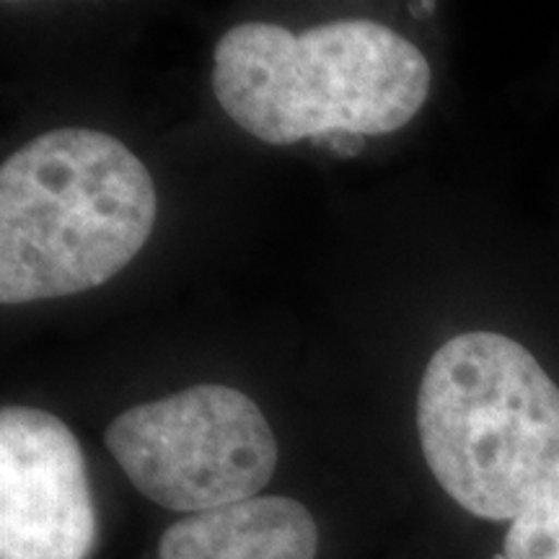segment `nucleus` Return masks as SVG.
I'll use <instances>...</instances> for the list:
<instances>
[{
  "mask_svg": "<svg viewBox=\"0 0 559 559\" xmlns=\"http://www.w3.org/2000/svg\"><path fill=\"white\" fill-rule=\"evenodd\" d=\"M156 187L122 140L62 128L0 169V300L75 296L135 260L156 226Z\"/></svg>",
  "mask_w": 559,
  "mask_h": 559,
  "instance_id": "nucleus-1",
  "label": "nucleus"
},
{
  "mask_svg": "<svg viewBox=\"0 0 559 559\" xmlns=\"http://www.w3.org/2000/svg\"><path fill=\"white\" fill-rule=\"evenodd\" d=\"M213 91L230 120L262 143H321L409 124L428 102L430 66L379 21L342 19L300 34L251 21L215 47Z\"/></svg>",
  "mask_w": 559,
  "mask_h": 559,
  "instance_id": "nucleus-2",
  "label": "nucleus"
},
{
  "mask_svg": "<svg viewBox=\"0 0 559 559\" xmlns=\"http://www.w3.org/2000/svg\"><path fill=\"white\" fill-rule=\"evenodd\" d=\"M417 430L432 477L477 519L513 523L559 489V389L502 334L466 332L438 347Z\"/></svg>",
  "mask_w": 559,
  "mask_h": 559,
  "instance_id": "nucleus-3",
  "label": "nucleus"
},
{
  "mask_svg": "<svg viewBox=\"0 0 559 559\" xmlns=\"http://www.w3.org/2000/svg\"><path fill=\"white\" fill-rule=\"evenodd\" d=\"M107 449L140 495L181 513L260 498L277 466V440L239 389L200 383L122 412Z\"/></svg>",
  "mask_w": 559,
  "mask_h": 559,
  "instance_id": "nucleus-4",
  "label": "nucleus"
},
{
  "mask_svg": "<svg viewBox=\"0 0 559 559\" xmlns=\"http://www.w3.org/2000/svg\"><path fill=\"white\" fill-rule=\"evenodd\" d=\"M99 539L83 451L60 417L0 412V559H91Z\"/></svg>",
  "mask_w": 559,
  "mask_h": 559,
  "instance_id": "nucleus-5",
  "label": "nucleus"
},
{
  "mask_svg": "<svg viewBox=\"0 0 559 559\" xmlns=\"http://www.w3.org/2000/svg\"><path fill=\"white\" fill-rule=\"evenodd\" d=\"M309 508L280 495L187 515L166 528L158 559H317Z\"/></svg>",
  "mask_w": 559,
  "mask_h": 559,
  "instance_id": "nucleus-6",
  "label": "nucleus"
},
{
  "mask_svg": "<svg viewBox=\"0 0 559 559\" xmlns=\"http://www.w3.org/2000/svg\"><path fill=\"white\" fill-rule=\"evenodd\" d=\"M506 559H559V489L510 523Z\"/></svg>",
  "mask_w": 559,
  "mask_h": 559,
  "instance_id": "nucleus-7",
  "label": "nucleus"
},
{
  "mask_svg": "<svg viewBox=\"0 0 559 559\" xmlns=\"http://www.w3.org/2000/svg\"><path fill=\"white\" fill-rule=\"evenodd\" d=\"M409 11L412 16H423V13L432 11V3H409Z\"/></svg>",
  "mask_w": 559,
  "mask_h": 559,
  "instance_id": "nucleus-8",
  "label": "nucleus"
},
{
  "mask_svg": "<svg viewBox=\"0 0 559 559\" xmlns=\"http://www.w3.org/2000/svg\"><path fill=\"white\" fill-rule=\"evenodd\" d=\"M492 559H506V555H495Z\"/></svg>",
  "mask_w": 559,
  "mask_h": 559,
  "instance_id": "nucleus-9",
  "label": "nucleus"
}]
</instances>
